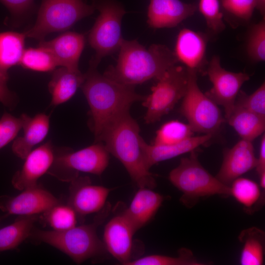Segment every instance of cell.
I'll return each instance as SVG.
<instances>
[{
    "label": "cell",
    "instance_id": "cell-1",
    "mask_svg": "<svg viewBox=\"0 0 265 265\" xmlns=\"http://www.w3.org/2000/svg\"><path fill=\"white\" fill-rule=\"evenodd\" d=\"M90 64L80 87L88 104L89 127L95 141L105 127L116 118L129 111L131 105L146 96L137 93L134 86L112 80Z\"/></svg>",
    "mask_w": 265,
    "mask_h": 265
},
{
    "label": "cell",
    "instance_id": "cell-2",
    "mask_svg": "<svg viewBox=\"0 0 265 265\" xmlns=\"http://www.w3.org/2000/svg\"><path fill=\"white\" fill-rule=\"evenodd\" d=\"M178 62L173 52L161 44L149 48L136 40L123 39L116 64L109 66L103 75L120 83L135 86L151 79H159Z\"/></svg>",
    "mask_w": 265,
    "mask_h": 265
},
{
    "label": "cell",
    "instance_id": "cell-3",
    "mask_svg": "<svg viewBox=\"0 0 265 265\" xmlns=\"http://www.w3.org/2000/svg\"><path fill=\"white\" fill-rule=\"evenodd\" d=\"M139 129L128 111L108 124L95 142H103L109 154L122 163L138 187L152 189L156 183L146 164Z\"/></svg>",
    "mask_w": 265,
    "mask_h": 265
},
{
    "label": "cell",
    "instance_id": "cell-4",
    "mask_svg": "<svg viewBox=\"0 0 265 265\" xmlns=\"http://www.w3.org/2000/svg\"><path fill=\"white\" fill-rule=\"evenodd\" d=\"M110 209V205L106 204L92 223L76 226L63 231L33 228L30 236L58 249L76 263H82L106 251L103 241L97 234V228L107 217Z\"/></svg>",
    "mask_w": 265,
    "mask_h": 265
},
{
    "label": "cell",
    "instance_id": "cell-5",
    "mask_svg": "<svg viewBox=\"0 0 265 265\" xmlns=\"http://www.w3.org/2000/svg\"><path fill=\"white\" fill-rule=\"evenodd\" d=\"M182 158L169 174L170 182L183 193L181 201L191 207L201 198L214 195H230V186L211 174L200 163L194 150Z\"/></svg>",
    "mask_w": 265,
    "mask_h": 265
},
{
    "label": "cell",
    "instance_id": "cell-6",
    "mask_svg": "<svg viewBox=\"0 0 265 265\" xmlns=\"http://www.w3.org/2000/svg\"><path fill=\"white\" fill-rule=\"evenodd\" d=\"M95 10L82 0H42L35 23L24 33L26 37L44 40L50 33L69 29Z\"/></svg>",
    "mask_w": 265,
    "mask_h": 265
},
{
    "label": "cell",
    "instance_id": "cell-7",
    "mask_svg": "<svg viewBox=\"0 0 265 265\" xmlns=\"http://www.w3.org/2000/svg\"><path fill=\"white\" fill-rule=\"evenodd\" d=\"M109 159V153L101 142L77 151L66 148L55 150L47 173L63 182H71L80 172L100 175L107 167Z\"/></svg>",
    "mask_w": 265,
    "mask_h": 265
},
{
    "label": "cell",
    "instance_id": "cell-8",
    "mask_svg": "<svg viewBox=\"0 0 265 265\" xmlns=\"http://www.w3.org/2000/svg\"><path fill=\"white\" fill-rule=\"evenodd\" d=\"M187 81L188 71L185 66L175 65L166 70L143 101L142 105L146 108L145 122L159 121L170 112L184 96Z\"/></svg>",
    "mask_w": 265,
    "mask_h": 265
},
{
    "label": "cell",
    "instance_id": "cell-9",
    "mask_svg": "<svg viewBox=\"0 0 265 265\" xmlns=\"http://www.w3.org/2000/svg\"><path fill=\"white\" fill-rule=\"evenodd\" d=\"M100 14L88 35V42L95 55L90 63L97 66L102 58L119 50L124 39L121 21L126 13L124 8L110 1L93 2Z\"/></svg>",
    "mask_w": 265,
    "mask_h": 265
},
{
    "label": "cell",
    "instance_id": "cell-10",
    "mask_svg": "<svg viewBox=\"0 0 265 265\" xmlns=\"http://www.w3.org/2000/svg\"><path fill=\"white\" fill-rule=\"evenodd\" d=\"M186 90L181 107L182 114L194 132L214 135L224 119L218 105L200 89L197 72L187 69Z\"/></svg>",
    "mask_w": 265,
    "mask_h": 265
},
{
    "label": "cell",
    "instance_id": "cell-11",
    "mask_svg": "<svg viewBox=\"0 0 265 265\" xmlns=\"http://www.w3.org/2000/svg\"><path fill=\"white\" fill-rule=\"evenodd\" d=\"M205 73L212 87L205 94L217 105L222 106L227 119L233 111L236 98L249 76L245 73L226 70L220 64V57L214 55L208 64Z\"/></svg>",
    "mask_w": 265,
    "mask_h": 265
},
{
    "label": "cell",
    "instance_id": "cell-12",
    "mask_svg": "<svg viewBox=\"0 0 265 265\" xmlns=\"http://www.w3.org/2000/svg\"><path fill=\"white\" fill-rule=\"evenodd\" d=\"M22 191L15 196H0V209L7 214L35 215L58 204L51 193L38 186Z\"/></svg>",
    "mask_w": 265,
    "mask_h": 265
},
{
    "label": "cell",
    "instance_id": "cell-13",
    "mask_svg": "<svg viewBox=\"0 0 265 265\" xmlns=\"http://www.w3.org/2000/svg\"><path fill=\"white\" fill-rule=\"evenodd\" d=\"M70 182L68 205L77 214L83 216L99 212L105 207L111 189L92 185L87 177L78 176Z\"/></svg>",
    "mask_w": 265,
    "mask_h": 265
},
{
    "label": "cell",
    "instance_id": "cell-14",
    "mask_svg": "<svg viewBox=\"0 0 265 265\" xmlns=\"http://www.w3.org/2000/svg\"><path fill=\"white\" fill-rule=\"evenodd\" d=\"M54 155L55 149L51 141L32 150L25 159L21 169L14 174L11 180L13 186L19 190L37 186L38 179L52 166Z\"/></svg>",
    "mask_w": 265,
    "mask_h": 265
},
{
    "label": "cell",
    "instance_id": "cell-15",
    "mask_svg": "<svg viewBox=\"0 0 265 265\" xmlns=\"http://www.w3.org/2000/svg\"><path fill=\"white\" fill-rule=\"evenodd\" d=\"M135 233L122 212L111 218L105 226L103 243L106 250L122 265L132 260L133 236Z\"/></svg>",
    "mask_w": 265,
    "mask_h": 265
},
{
    "label": "cell",
    "instance_id": "cell-16",
    "mask_svg": "<svg viewBox=\"0 0 265 265\" xmlns=\"http://www.w3.org/2000/svg\"><path fill=\"white\" fill-rule=\"evenodd\" d=\"M257 162L252 141L241 139L224 150L222 163L215 177L230 186L236 179L255 168Z\"/></svg>",
    "mask_w": 265,
    "mask_h": 265
},
{
    "label": "cell",
    "instance_id": "cell-17",
    "mask_svg": "<svg viewBox=\"0 0 265 265\" xmlns=\"http://www.w3.org/2000/svg\"><path fill=\"white\" fill-rule=\"evenodd\" d=\"M207 37L203 33L189 28L179 33L174 52L178 61L189 69L203 72L208 64L206 60Z\"/></svg>",
    "mask_w": 265,
    "mask_h": 265
},
{
    "label": "cell",
    "instance_id": "cell-18",
    "mask_svg": "<svg viewBox=\"0 0 265 265\" xmlns=\"http://www.w3.org/2000/svg\"><path fill=\"white\" fill-rule=\"evenodd\" d=\"M197 7L180 0H150L147 23L154 28H171L194 14Z\"/></svg>",
    "mask_w": 265,
    "mask_h": 265
},
{
    "label": "cell",
    "instance_id": "cell-19",
    "mask_svg": "<svg viewBox=\"0 0 265 265\" xmlns=\"http://www.w3.org/2000/svg\"><path fill=\"white\" fill-rule=\"evenodd\" d=\"M82 34L67 31L50 41H40L38 46L44 47L54 56L58 66L79 70V62L85 45Z\"/></svg>",
    "mask_w": 265,
    "mask_h": 265
},
{
    "label": "cell",
    "instance_id": "cell-20",
    "mask_svg": "<svg viewBox=\"0 0 265 265\" xmlns=\"http://www.w3.org/2000/svg\"><path fill=\"white\" fill-rule=\"evenodd\" d=\"M163 201V196L151 188L139 187L129 207L122 213L136 232L152 219Z\"/></svg>",
    "mask_w": 265,
    "mask_h": 265
},
{
    "label": "cell",
    "instance_id": "cell-21",
    "mask_svg": "<svg viewBox=\"0 0 265 265\" xmlns=\"http://www.w3.org/2000/svg\"><path fill=\"white\" fill-rule=\"evenodd\" d=\"M23 134L13 142L12 150L18 157L25 159L36 144L46 137L50 129V117L44 113H38L33 117L26 114L20 116Z\"/></svg>",
    "mask_w": 265,
    "mask_h": 265
},
{
    "label": "cell",
    "instance_id": "cell-22",
    "mask_svg": "<svg viewBox=\"0 0 265 265\" xmlns=\"http://www.w3.org/2000/svg\"><path fill=\"white\" fill-rule=\"evenodd\" d=\"M212 136L211 134L192 136L179 143L168 145L148 144L142 139L141 144L147 167L150 169L159 162L194 151Z\"/></svg>",
    "mask_w": 265,
    "mask_h": 265
},
{
    "label": "cell",
    "instance_id": "cell-23",
    "mask_svg": "<svg viewBox=\"0 0 265 265\" xmlns=\"http://www.w3.org/2000/svg\"><path fill=\"white\" fill-rule=\"evenodd\" d=\"M84 75L80 70L61 67L53 70L49 83L52 96L51 105L57 106L69 100L83 82Z\"/></svg>",
    "mask_w": 265,
    "mask_h": 265
},
{
    "label": "cell",
    "instance_id": "cell-24",
    "mask_svg": "<svg viewBox=\"0 0 265 265\" xmlns=\"http://www.w3.org/2000/svg\"><path fill=\"white\" fill-rule=\"evenodd\" d=\"M242 139L252 141L265 129V117L243 108L234 106L226 119Z\"/></svg>",
    "mask_w": 265,
    "mask_h": 265
},
{
    "label": "cell",
    "instance_id": "cell-25",
    "mask_svg": "<svg viewBox=\"0 0 265 265\" xmlns=\"http://www.w3.org/2000/svg\"><path fill=\"white\" fill-rule=\"evenodd\" d=\"M242 244L240 257L242 265L264 264L265 253V232L256 227L243 230L238 236Z\"/></svg>",
    "mask_w": 265,
    "mask_h": 265
},
{
    "label": "cell",
    "instance_id": "cell-26",
    "mask_svg": "<svg viewBox=\"0 0 265 265\" xmlns=\"http://www.w3.org/2000/svg\"><path fill=\"white\" fill-rule=\"evenodd\" d=\"M36 214L19 215L12 224L0 229V251L13 249L30 236Z\"/></svg>",
    "mask_w": 265,
    "mask_h": 265
},
{
    "label": "cell",
    "instance_id": "cell-27",
    "mask_svg": "<svg viewBox=\"0 0 265 265\" xmlns=\"http://www.w3.org/2000/svg\"><path fill=\"white\" fill-rule=\"evenodd\" d=\"M24 33L0 32V70L8 73L11 67L19 65L25 50Z\"/></svg>",
    "mask_w": 265,
    "mask_h": 265
},
{
    "label": "cell",
    "instance_id": "cell-28",
    "mask_svg": "<svg viewBox=\"0 0 265 265\" xmlns=\"http://www.w3.org/2000/svg\"><path fill=\"white\" fill-rule=\"evenodd\" d=\"M223 19L232 26L246 24L256 8V0H220Z\"/></svg>",
    "mask_w": 265,
    "mask_h": 265
},
{
    "label": "cell",
    "instance_id": "cell-29",
    "mask_svg": "<svg viewBox=\"0 0 265 265\" xmlns=\"http://www.w3.org/2000/svg\"><path fill=\"white\" fill-rule=\"evenodd\" d=\"M19 65L26 69L43 72L53 71L58 66L51 52L40 46L25 49Z\"/></svg>",
    "mask_w": 265,
    "mask_h": 265
},
{
    "label": "cell",
    "instance_id": "cell-30",
    "mask_svg": "<svg viewBox=\"0 0 265 265\" xmlns=\"http://www.w3.org/2000/svg\"><path fill=\"white\" fill-rule=\"evenodd\" d=\"M194 132L188 124L171 120L157 131L153 144L168 145L179 143L193 136Z\"/></svg>",
    "mask_w": 265,
    "mask_h": 265
},
{
    "label": "cell",
    "instance_id": "cell-31",
    "mask_svg": "<svg viewBox=\"0 0 265 265\" xmlns=\"http://www.w3.org/2000/svg\"><path fill=\"white\" fill-rule=\"evenodd\" d=\"M177 257L162 255H150L137 259L132 260L126 265H202L192 252L188 248H182L178 251Z\"/></svg>",
    "mask_w": 265,
    "mask_h": 265
},
{
    "label": "cell",
    "instance_id": "cell-32",
    "mask_svg": "<svg viewBox=\"0 0 265 265\" xmlns=\"http://www.w3.org/2000/svg\"><path fill=\"white\" fill-rule=\"evenodd\" d=\"M230 195L247 208H250L260 199V186L252 180L238 177L230 185Z\"/></svg>",
    "mask_w": 265,
    "mask_h": 265
},
{
    "label": "cell",
    "instance_id": "cell-33",
    "mask_svg": "<svg viewBox=\"0 0 265 265\" xmlns=\"http://www.w3.org/2000/svg\"><path fill=\"white\" fill-rule=\"evenodd\" d=\"M44 217L53 230H66L76 226L77 213L69 205L58 204L45 212Z\"/></svg>",
    "mask_w": 265,
    "mask_h": 265
},
{
    "label": "cell",
    "instance_id": "cell-34",
    "mask_svg": "<svg viewBox=\"0 0 265 265\" xmlns=\"http://www.w3.org/2000/svg\"><path fill=\"white\" fill-rule=\"evenodd\" d=\"M246 51L248 56L255 62L265 60V18L252 25L248 32Z\"/></svg>",
    "mask_w": 265,
    "mask_h": 265
},
{
    "label": "cell",
    "instance_id": "cell-35",
    "mask_svg": "<svg viewBox=\"0 0 265 265\" xmlns=\"http://www.w3.org/2000/svg\"><path fill=\"white\" fill-rule=\"evenodd\" d=\"M198 9L204 17L208 27L212 33H218L225 29L219 0H200Z\"/></svg>",
    "mask_w": 265,
    "mask_h": 265
},
{
    "label": "cell",
    "instance_id": "cell-36",
    "mask_svg": "<svg viewBox=\"0 0 265 265\" xmlns=\"http://www.w3.org/2000/svg\"><path fill=\"white\" fill-rule=\"evenodd\" d=\"M248 110L265 117V83L264 82L253 93L247 95L240 90L235 101V106Z\"/></svg>",
    "mask_w": 265,
    "mask_h": 265
},
{
    "label": "cell",
    "instance_id": "cell-37",
    "mask_svg": "<svg viewBox=\"0 0 265 265\" xmlns=\"http://www.w3.org/2000/svg\"><path fill=\"white\" fill-rule=\"evenodd\" d=\"M21 117L4 112L0 120V149L13 140L22 129Z\"/></svg>",
    "mask_w": 265,
    "mask_h": 265
},
{
    "label": "cell",
    "instance_id": "cell-38",
    "mask_svg": "<svg viewBox=\"0 0 265 265\" xmlns=\"http://www.w3.org/2000/svg\"><path fill=\"white\" fill-rule=\"evenodd\" d=\"M8 73L0 70V102L10 110H13L18 103V98L15 93L7 87Z\"/></svg>",
    "mask_w": 265,
    "mask_h": 265
},
{
    "label": "cell",
    "instance_id": "cell-39",
    "mask_svg": "<svg viewBox=\"0 0 265 265\" xmlns=\"http://www.w3.org/2000/svg\"><path fill=\"white\" fill-rule=\"evenodd\" d=\"M13 17L20 16L32 6L34 0H0Z\"/></svg>",
    "mask_w": 265,
    "mask_h": 265
},
{
    "label": "cell",
    "instance_id": "cell-40",
    "mask_svg": "<svg viewBox=\"0 0 265 265\" xmlns=\"http://www.w3.org/2000/svg\"><path fill=\"white\" fill-rule=\"evenodd\" d=\"M258 174L260 175L265 172V136L263 135L261 138L260 147L259 157L257 159V165L255 167Z\"/></svg>",
    "mask_w": 265,
    "mask_h": 265
},
{
    "label": "cell",
    "instance_id": "cell-41",
    "mask_svg": "<svg viewBox=\"0 0 265 265\" xmlns=\"http://www.w3.org/2000/svg\"><path fill=\"white\" fill-rule=\"evenodd\" d=\"M256 8L259 10L263 18H265V0H256Z\"/></svg>",
    "mask_w": 265,
    "mask_h": 265
},
{
    "label": "cell",
    "instance_id": "cell-42",
    "mask_svg": "<svg viewBox=\"0 0 265 265\" xmlns=\"http://www.w3.org/2000/svg\"><path fill=\"white\" fill-rule=\"evenodd\" d=\"M259 176L260 179V186L262 189L265 188V172H263Z\"/></svg>",
    "mask_w": 265,
    "mask_h": 265
}]
</instances>
